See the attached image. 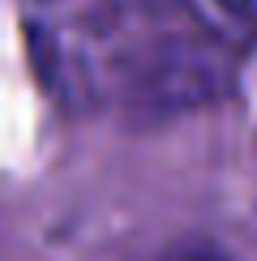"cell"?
Listing matches in <instances>:
<instances>
[{
	"label": "cell",
	"instance_id": "7a4b0ae2",
	"mask_svg": "<svg viewBox=\"0 0 257 261\" xmlns=\"http://www.w3.org/2000/svg\"><path fill=\"white\" fill-rule=\"evenodd\" d=\"M159 261H232V257L214 240H180V244H171Z\"/></svg>",
	"mask_w": 257,
	"mask_h": 261
},
{
	"label": "cell",
	"instance_id": "6da1fadb",
	"mask_svg": "<svg viewBox=\"0 0 257 261\" xmlns=\"http://www.w3.org/2000/svg\"><path fill=\"white\" fill-rule=\"evenodd\" d=\"M185 9L219 47H244L257 39V0H185Z\"/></svg>",
	"mask_w": 257,
	"mask_h": 261
},
{
	"label": "cell",
	"instance_id": "3957f363",
	"mask_svg": "<svg viewBox=\"0 0 257 261\" xmlns=\"http://www.w3.org/2000/svg\"><path fill=\"white\" fill-rule=\"evenodd\" d=\"M112 9H137V13H163L171 5H185V0H107Z\"/></svg>",
	"mask_w": 257,
	"mask_h": 261
}]
</instances>
